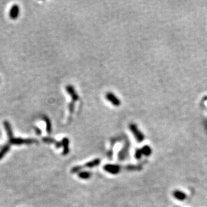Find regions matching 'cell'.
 I'll use <instances>...</instances> for the list:
<instances>
[{
    "label": "cell",
    "mask_w": 207,
    "mask_h": 207,
    "mask_svg": "<svg viewBox=\"0 0 207 207\" xmlns=\"http://www.w3.org/2000/svg\"><path fill=\"white\" fill-rule=\"evenodd\" d=\"M9 142L13 145H22V144H31L38 142L35 139H22V138H14L9 140Z\"/></svg>",
    "instance_id": "cell-1"
},
{
    "label": "cell",
    "mask_w": 207,
    "mask_h": 207,
    "mask_svg": "<svg viewBox=\"0 0 207 207\" xmlns=\"http://www.w3.org/2000/svg\"><path fill=\"white\" fill-rule=\"evenodd\" d=\"M129 129L131 132H132L133 135H134L136 140H137L138 142H142L144 140V135H143V133L139 130L137 125L135 124H131L129 125Z\"/></svg>",
    "instance_id": "cell-2"
},
{
    "label": "cell",
    "mask_w": 207,
    "mask_h": 207,
    "mask_svg": "<svg viewBox=\"0 0 207 207\" xmlns=\"http://www.w3.org/2000/svg\"><path fill=\"white\" fill-rule=\"evenodd\" d=\"M103 169L111 174H118L120 172L121 166L116 164H107L104 166Z\"/></svg>",
    "instance_id": "cell-3"
},
{
    "label": "cell",
    "mask_w": 207,
    "mask_h": 207,
    "mask_svg": "<svg viewBox=\"0 0 207 207\" xmlns=\"http://www.w3.org/2000/svg\"><path fill=\"white\" fill-rule=\"evenodd\" d=\"M106 99L109 101H110L113 105L115 106H119L121 105V101L118 97H117L112 92H107L106 94Z\"/></svg>",
    "instance_id": "cell-4"
},
{
    "label": "cell",
    "mask_w": 207,
    "mask_h": 207,
    "mask_svg": "<svg viewBox=\"0 0 207 207\" xmlns=\"http://www.w3.org/2000/svg\"><path fill=\"white\" fill-rule=\"evenodd\" d=\"M19 13H20V7L17 4H14L10 9L9 13L10 18L12 20H16L18 18Z\"/></svg>",
    "instance_id": "cell-5"
},
{
    "label": "cell",
    "mask_w": 207,
    "mask_h": 207,
    "mask_svg": "<svg viewBox=\"0 0 207 207\" xmlns=\"http://www.w3.org/2000/svg\"><path fill=\"white\" fill-rule=\"evenodd\" d=\"M66 90L68 93L71 96L73 101H76L78 99V95L76 92L74 87L72 85H67V86L66 87Z\"/></svg>",
    "instance_id": "cell-6"
},
{
    "label": "cell",
    "mask_w": 207,
    "mask_h": 207,
    "mask_svg": "<svg viewBox=\"0 0 207 207\" xmlns=\"http://www.w3.org/2000/svg\"><path fill=\"white\" fill-rule=\"evenodd\" d=\"M62 146L63 147V152L62 154L66 156L69 153V143L70 141L67 138H64L61 141Z\"/></svg>",
    "instance_id": "cell-7"
},
{
    "label": "cell",
    "mask_w": 207,
    "mask_h": 207,
    "mask_svg": "<svg viewBox=\"0 0 207 207\" xmlns=\"http://www.w3.org/2000/svg\"><path fill=\"white\" fill-rule=\"evenodd\" d=\"M4 125L5 131H6L7 132V137L8 138H9V140H12V139L13 138V131L12 129V126H11L10 122L7 121H4Z\"/></svg>",
    "instance_id": "cell-8"
},
{
    "label": "cell",
    "mask_w": 207,
    "mask_h": 207,
    "mask_svg": "<svg viewBox=\"0 0 207 207\" xmlns=\"http://www.w3.org/2000/svg\"><path fill=\"white\" fill-rule=\"evenodd\" d=\"M173 196L176 199L180 201H183L186 198V194L184 192L178 190L173 192Z\"/></svg>",
    "instance_id": "cell-9"
},
{
    "label": "cell",
    "mask_w": 207,
    "mask_h": 207,
    "mask_svg": "<svg viewBox=\"0 0 207 207\" xmlns=\"http://www.w3.org/2000/svg\"><path fill=\"white\" fill-rule=\"evenodd\" d=\"M100 160L99 159H95L93 160H92V161H90L89 162H87L86 164L84 165V166H83V168H94L95 166H97L100 164Z\"/></svg>",
    "instance_id": "cell-10"
},
{
    "label": "cell",
    "mask_w": 207,
    "mask_h": 207,
    "mask_svg": "<svg viewBox=\"0 0 207 207\" xmlns=\"http://www.w3.org/2000/svg\"><path fill=\"white\" fill-rule=\"evenodd\" d=\"M10 149V143H7L2 147L1 150H0V160H1L4 157L6 154L9 152Z\"/></svg>",
    "instance_id": "cell-11"
},
{
    "label": "cell",
    "mask_w": 207,
    "mask_h": 207,
    "mask_svg": "<svg viewBox=\"0 0 207 207\" xmlns=\"http://www.w3.org/2000/svg\"><path fill=\"white\" fill-rule=\"evenodd\" d=\"M78 175L80 178L86 180V179H89L90 178H91V173L89 172L83 171V172H80L78 174Z\"/></svg>",
    "instance_id": "cell-12"
},
{
    "label": "cell",
    "mask_w": 207,
    "mask_h": 207,
    "mask_svg": "<svg viewBox=\"0 0 207 207\" xmlns=\"http://www.w3.org/2000/svg\"><path fill=\"white\" fill-rule=\"evenodd\" d=\"M141 152H142L143 155L146 156H150L152 154V149L149 146H143L142 148L141 149Z\"/></svg>",
    "instance_id": "cell-13"
},
{
    "label": "cell",
    "mask_w": 207,
    "mask_h": 207,
    "mask_svg": "<svg viewBox=\"0 0 207 207\" xmlns=\"http://www.w3.org/2000/svg\"><path fill=\"white\" fill-rule=\"evenodd\" d=\"M44 119L46 124V132L48 133H50L52 132V124L50 119L47 118V117H44Z\"/></svg>",
    "instance_id": "cell-14"
},
{
    "label": "cell",
    "mask_w": 207,
    "mask_h": 207,
    "mask_svg": "<svg viewBox=\"0 0 207 207\" xmlns=\"http://www.w3.org/2000/svg\"><path fill=\"white\" fill-rule=\"evenodd\" d=\"M127 147H125V148L122 149V150L120 152V153L119 154V159L120 160H124L127 156Z\"/></svg>",
    "instance_id": "cell-15"
},
{
    "label": "cell",
    "mask_w": 207,
    "mask_h": 207,
    "mask_svg": "<svg viewBox=\"0 0 207 207\" xmlns=\"http://www.w3.org/2000/svg\"><path fill=\"white\" fill-rule=\"evenodd\" d=\"M42 140L44 142H45L46 143H56V141L54 140V139L53 138H47V137H46V138H44L42 139Z\"/></svg>",
    "instance_id": "cell-16"
},
{
    "label": "cell",
    "mask_w": 207,
    "mask_h": 207,
    "mask_svg": "<svg viewBox=\"0 0 207 207\" xmlns=\"http://www.w3.org/2000/svg\"><path fill=\"white\" fill-rule=\"evenodd\" d=\"M142 155H143V154H142V152H141V149H138L137 150L135 151V156L136 159H138V160L141 159V156H142Z\"/></svg>",
    "instance_id": "cell-17"
},
{
    "label": "cell",
    "mask_w": 207,
    "mask_h": 207,
    "mask_svg": "<svg viewBox=\"0 0 207 207\" xmlns=\"http://www.w3.org/2000/svg\"><path fill=\"white\" fill-rule=\"evenodd\" d=\"M83 169V166H75L71 170L72 173H79L80 171Z\"/></svg>",
    "instance_id": "cell-18"
},
{
    "label": "cell",
    "mask_w": 207,
    "mask_h": 207,
    "mask_svg": "<svg viewBox=\"0 0 207 207\" xmlns=\"http://www.w3.org/2000/svg\"><path fill=\"white\" fill-rule=\"evenodd\" d=\"M74 109H75L74 103H73V102L70 103V104H69V110H70V112L72 113V112H73V111H74Z\"/></svg>",
    "instance_id": "cell-19"
},
{
    "label": "cell",
    "mask_w": 207,
    "mask_h": 207,
    "mask_svg": "<svg viewBox=\"0 0 207 207\" xmlns=\"http://www.w3.org/2000/svg\"><path fill=\"white\" fill-rule=\"evenodd\" d=\"M35 130H36V132L37 133L38 135H40V133H41V131L40 129H39V128H35Z\"/></svg>",
    "instance_id": "cell-20"
}]
</instances>
